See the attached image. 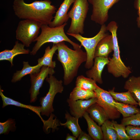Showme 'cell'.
<instances>
[{
    "instance_id": "cell-23",
    "label": "cell",
    "mask_w": 140,
    "mask_h": 140,
    "mask_svg": "<svg viewBox=\"0 0 140 140\" xmlns=\"http://www.w3.org/2000/svg\"><path fill=\"white\" fill-rule=\"evenodd\" d=\"M96 97L94 91L84 89L75 86L70 93L69 99L72 101L87 100Z\"/></svg>"
},
{
    "instance_id": "cell-11",
    "label": "cell",
    "mask_w": 140,
    "mask_h": 140,
    "mask_svg": "<svg viewBox=\"0 0 140 140\" xmlns=\"http://www.w3.org/2000/svg\"><path fill=\"white\" fill-rule=\"evenodd\" d=\"M55 72L54 68L43 66L39 72L30 74L31 85L29 91L30 103L34 102L37 100L45 79L48 75H53Z\"/></svg>"
},
{
    "instance_id": "cell-24",
    "label": "cell",
    "mask_w": 140,
    "mask_h": 140,
    "mask_svg": "<svg viewBox=\"0 0 140 140\" xmlns=\"http://www.w3.org/2000/svg\"><path fill=\"white\" fill-rule=\"evenodd\" d=\"M65 118L66 120V122L64 123L60 122V125L68 128L73 136L78 138L82 131L78 124L79 118L72 116L67 112L65 114Z\"/></svg>"
},
{
    "instance_id": "cell-1",
    "label": "cell",
    "mask_w": 140,
    "mask_h": 140,
    "mask_svg": "<svg viewBox=\"0 0 140 140\" xmlns=\"http://www.w3.org/2000/svg\"><path fill=\"white\" fill-rule=\"evenodd\" d=\"M51 3L50 0L36 1L30 3L24 0H14L12 7L15 15L19 19L32 20L49 25L56 10Z\"/></svg>"
},
{
    "instance_id": "cell-31",
    "label": "cell",
    "mask_w": 140,
    "mask_h": 140,
    "mask_svg": "<svg viewBox=\"0 0 140 140\" xmlns=\"http://www.w3.org/2000/svg\"><path fill=\"white\" fill-rule=\"evenodd\" d=\"M126 130L130 139L140 140V125H127Z\"/></svg>"
},
{
    "instance_id": "cell-18",
    "label": "cell",
    "mask_w": 140,
    "mask_h": 140,
    "mask_svg": "<svg viewBox=\"0 0 140 140\" xmlns=\"http://www.w3.org/2000/svg\"><path fill=\"white\" fill-rule=\"evenodd\" d=\"M0 95L3 101L2 108H4L9 105H12L28 109L37 114L40 118L43 123L45 121L43 120L41 116L40 106H36L30 105L25 104L5 96L3 94V90L1 89V86L0 87Z\"/></svg>"
},
{
    "instance_id": "cell-22",
    "label": "cell",
    "mask_w": 140,
    "mask_h": 140,
    "mask_svg": "<svg viewBox=\"0 0 140 140\" xmlns=\"http://www.w3.org/2000/svg\"><path fill=\"white\" fill-rule=\"evenodd\" d=\"M57 50V47L55 44H53L51 48L50 46H47L45 50L43 56L38 59V64L41 67L45 66L53 68H55L56 65V62L52 60V58Z\"/></svg>"
},
{
    "instance_id": "cell-3",
    "label": "cell",
    "mask_w": 140,
    "mask_h": 140,
    "mask_svg": "<svg viewBox=\"0 0 140 140\" xmlns=\"http://www.w3.org/2000/svg\"><path fill=\"white\" fill-rule=\"evenodd\" d=\"M67 24V23H65L61 25L54 27L42 25L41 33L34 40V42L36 41V43L30 52V54L35 55L44 44L48 43L56 44L66 41L70 44L74 50L81 48V45L72 41L66 34L64 29Z\"/></svg>"
},
{
    "instance_id": "cell-34",
    "label": "cell",
    "mask_w": 140,
    "mask_h": 140,
    "mask_svg": "<svg viewBox=\"0 0 140 140\" xmlns=\"http://www.w3.org/2000/svg\"><path fill=\"white\" fill-rule=\"evenodd\" d=\"M78 140H93L88 134L82 131L80 133L78 137Z\"/></svg>"
},
{
    "instance_id": "cell-4",
    "label": "cell",
    "mask_w": 140,
    "mask_h": 140,
    "mask_svg": "<svg viewBox=\"0 0 140 140\" xmlns=\"http://www.w3.org/2000/svg\"><path fill=\"white\" fill-rule=\"evenodd\" d=\"M118 26L116 22L112 21L107 26V31L112 36L113 44V53L111 58H108L109 61L107 65L108 72L115 78L122 77L127 78L131 73L130 67L127 66L120 57V51L117 36Z\"/></svg>"
},
{
    "instance_id": "cell-13",
    "label": "cell",
    "mask_w": 140,
    "mask_h": 140,
    "mask_svg": "<svg viewBox=\"0 0 140 140\" xmlns=\"http://www.w3.org/2000/svg\"><path fill=\"white\" fill-rule=\"evenodd\" d=\"M108 58L96 57L92 67L86 72L88 78L92 79L100 84L103 83L102 74L105 66L109 62Z\"/></svg>"
},
{
    "instance_id": "cell-27",
    "label": "cell",
    "mask_w": 140,
    "mask_h": 140,
    "mask_svg": "<svg viewBox=\"0 0 140 140\" xmlns=\"http://www.w3.org/2000/svg\"><path fill=\"white\" fill-rule=\"evenodd\" d=\"M101 126L103 140H118L116 132L111 121L108 120Z\"/></svg>"
},
{
    "instance_id": "cell-16",
    "label": "cell",
    "mask_w": 140,
    "mask_h": 140,
    "mask_svg": "<svg viewBox=\"0 0 140 140\" xmlns=\"http://www.w3.org/2000/svg\"><path fill=\"white\" fill-rule=\"evenodd\" d=\"M25 45L22 43L16 41L13 48L11 50L6 49L0 53V60H7L11 63L12 66L13 59L16 56L20 54H28L30 51L28 49L24 48Z\"/></svg>"
},
{
    "instance_id": "cell-29",
    "label": "cell",
    "mask_w": 140,
    "mask_h": 140,
    "mask_svg": "<svg viewBox=\"0 0 140 140\" xmlns=\"http://www.w3.org/2000/svg\"><path fill=\"white\" fill-rule=\"evenodd\" d=\"M16 129V122L11 118L3 122H0V134L8 135L10 131L14 132Z\"/></svg>"
},
{
    "instance_id": "cell-12",
    "label": "cell",
    "mask_w": 140,
    "mask_h": 140,
    "mask_svg": "<svg viewBox=\"0 0 140 140\" xmlns=\"http://www.w3.org/2000/svg\"><path fill=\"white\" fill-rule=\"evenodd\" d=\"M96 101V97L85 100L72 101L69 99L67 100L71 115L78 118L83 117L89 107Z\"/></svg>"
},
{
    "instance_id": "cell-7",
    "label": "cell",
    "mask_w": 140,
    "mask_h": 140,
    "mask_svg": "<svg viewBox=\"0 0 140 140\" xmlns=\"http://www.w3.org/2000/svg\"><path fill=\"white\" fill-rule=\"evenodd\" d=\"M45 80L49 84V90L45 96L40 98L39 101L41 115L48 117L54 110L53 104L55 96L58 93H62L64 87L63 81L58 80L53 75H49Z\"/></svg>"
},
{
    "instance_id": "cell-32",
    "label": "cell",
    "mask_w": 140,
    "mask_h": 140,
    "mask_svg": "<svg viewBox=\"0 0 140 140\" xmlns=\"http://www.w3.org/2000/svg\"><path fill=\"white\" fill-rule=\"evenodd\" d=\"M121 124L125 126L129 125H140V113L123 118L121 121Z\"/></svg>"
},
{
    "instance_id": "cell-8",
    "label": "cell",
    "mask_w": 140,
    "mask_h": 140,
    "mask_svg": "<svg viewBox=\"0 0 140 140\" xmlns=\"http://www.w3.org/2000/svg\"><path fill=\"white\" fill-rule=\"evenodd\" d=\"M42 25L36 20L24 19L20 21L16 31V39L28 47L38 37Z\"/></svg>"
},
{
    "instance_id": "cell-26",
    "label": "cell",
    "mask_w": 140,
    "mask_h": 140,
    "mask_svg": "<svg viewBox=\"0 0 140 140\" xmlns=\"http://www.w3.org/2000/svg\"><path fill=\"white\" fill-rule=\"evenodd\" d=\"M114 106L122 115L123 118L128 117L135 114L140 113V109L135 106L116 102Z\"/></svg>"
},
{
    "instance_id": "cell-9",
    "label": "cell",
    "mask_w": 140,
    "mask_h": 140,
    "mask_svg": "<svg viewBox=\"0 0 140 140\" xmlns=\"http://www.w3.org/2000/svg\"><path fill=\"white\" fill-rule=\"evenodd\" d=\"M120 0H88L92 6L91 20L101 25L108 19L109 10Z\"/></svg>"
},
{
    "instance_id": "cell-25",
    "label": "cell",
    "mask_w": 140,
    "mask_h": 140,
    "mask_svg": "<svg viewBox=\"0 0 140 140\" xmlns=\"http://www.w3.org/2000/svg\"><path fill=\"white\" fill-rule=\"evenodd\" d=\"M113 98L120 102L134 106L138 105V102L134 98L129 91L118 93L114 91V89L109 91Z\"/></svg>"
},
{
    "instance_id": "cell-14",
    "label": "cell",
    "mask_w": 140,
    "mask_h": 140,
    "mask_svg": "<svg viewBox=\"0 0 140 140\" xmlns=\"http://www.w3.org/2000/svg\"><path fill=\"white\" fill-rule=\"evenodd\" d=\"M75 0H64L56 11L55 15L49 26L51 27L59 26L68 21L69 18L68 15V10Z\"/></svg>"
},
{
    "instance_id": "cell-10",
    "label": "cell",
    "mask_w": 140,
    "mask_h": 140,
    "mask_svg": "<svg viewBox=\"0 0 140 140\" xmlns=\"http://www.w3.org/2000/svg\"><path fill=\"white\" fill-rule=\"evenodd\" d=\"M94 91L97 98L96 103L104 109L109 119L114 120L119 118L121 114L114 106L115 100L109 91L102 89L97 85Z\"/></svg>"
},
{
    "instance_id": "cell-21",
    "label": "cell",
    "mask_w": 140,
    "mask_h": 140,
    "mask_svg": "<svg viewBox=\"0 0 140 140\" xmlns=\"http://www.w3.org/2000/svg\"><path fill=\"white\" fill-rule=\"evenodd\" d=\"M83 117L86 120L88 125L89 134L93 140H103L102 132L101 127L98 125L86 111Z\"/></svg>"
},
{
    "instance_id": "cell-5",
    "label": "cell",
    "mask_w": 140,
    "mask_h": 140,
    "mask_svg": "<svg viewBox=\"0 0 140 140\" xmlns=\"http://www.w3.org/2000/svg\"><path fill=\"white\" fill-rule=\"evenodd\" d=\"M88 0H75L68 15L71 19L67 33L83 34L84 23L89 9Z\"/></svg>"
},
{
    "instance_id": "cell-6",
    "label": "cell",
    "mask_w": 140,
    "mask_h": 140,
    "mask_svg": "<svg viewBox=\"0 0 140 140\" xmlns=\"http://www.w3.org/2000/svg\"><path fill=\"white\" fill-rule=\"evenodd\" d=\"M107 26L105 24L101 25L99 31L94 36L91 38L83 37L80 34H69L66 33L68 35L73 37L79 41L85 48L87 54V58L85 67L87 69L90 68L94 64V52L97 45L100 40L108 33Z\"/></svg>"
},
{
    "instance_id": "cell-33",
    "label": "cell",
    "mask_w": 140,
    "mask_h": 140,
    "mask_svg": "<svg viewBox=\"0 0 140 140\" xmlns=\"http://www.w3.org/2000/svg\"><path fill=\"white\" fill-rule=\"evenodd\" d=\"M134 6L137 10L138 15L136 19L137 25L138 27L140 29V0H135Z\"/></svg>"
},
{
    "instance_id": "cell-15",
    "label": "cell",
    "mask_w": 140,
    "mask_h": 140,
    "mask_svg": "<svg viewBox=\"0 0 140 140\" xmlns=\"http://www.w3.org/2000/svg\"><path fill=\"white\" fill-rule=\"evenodd\" d=\"M113 50L112 36L108 33L99 42L96 47L94 57L108 58L109 54Z\"/></svg>"
},
{
    "instance_id": "cell-17",
    "label": "cell",
    "mask_w": 140,
    "mask_h": 140,
    "mask_svg": "<svg viewBox=\"0 0 140 140\" xmlns=\"http://www.w3.org/2000/svg\"><path fill=\"white\" fill-rule=\"evenodd\" d=\"M86 111L90 117L99 126L101 125L109 119L104 109L96 102L89 107Z\"/></svg>"
},
{
    "instance_id": "cell-20",
    "label": "cell",
    "mask_w": 140,
    "mask_h": 140,
    "mask_svg": "<svg viewBox=\"0 0 140 140\" xmlns=\"http://www.w3.org/2000/svg\"><path fill=\"white\" fill-rule=\"evenodd\" d=\"M23 67L22 69L17 71L13 76L11 82L15 83L20 80L24 76L28 74H30L39 72L42 67L37 64L35 66H32L29 64L28 61H23Z\"/></svg>"
},
{
    "instance_id": "cell-28",
    "label": "cell",
    "mask_w": 140,
    "mask_h": 140,
    "mask_svg": "<svg viewBox=\"0 0 140 140\" xmlns=\"http://www.w3.org/2000/svg\"><path fill=\"white\" fill-rule=\"evenodd\" d=\"M96 83L92 79L81 75L77 78L75 86L85 89L94 91L96 88Z\"/></svg>"
},
{
    "instance_id": "cell-35",
    "label": "cell",
    "mask_w": 140,
    "mask_h": 140,
    "mask_svg": "<svg viewBox=\"0 0 140 140\" xmlns=\"http://www.w3.org/2000/svg\"><path fill=\"white\" fill-rule=\"evenodd\" d=\"M76 137L74 136H72L70 135L69 134H68L66 136L65 139L66 140H76Z\"/></svg>"
},
{
    "instance_id": "cell-36",
    "label": "cell",
    "mask_w": 140,
    "mask_h": 140,
    "mask_svg": "<svg viewBox=\"0 0 140 140\" xmlns=\"http://www.w3.org/2000/svg\"><path fill=\"white\" fill-rule=\"evenodd\" d=\"M138 105H139V106L140 107V101L138 102Z\"/></svg>"
},
{
    "instance_id": "cell-30",
    "label": "cell",
    "mask_w": 140,
    "mask_h": 140,
    "mask_svg": "<svg viewBox=\"0 0 140 140\" xmlns=\"http://www.w3.org/2000/svg\"><path fill=\"white\" fill-rule=\"evenodd\" d=\"M111 121L116 131L118 140L130 139L126 133L125 126L121 123L119 124L113 120Z\"/></svg>"
},
{
    "instance_id": "cell-2",
    "label": "cell",
    "mask_w": 140,
    "mask_h": 140,
    "mask_svg": "<svg viewBox=\"0 0 140 140\" xmlns=\"http://www.w3.org/2000/svg\"><path fill=\"white\" fill-rule=\"evenodd\" d=\"M55 44L57 47V59L63 69V83L67 85L76 76L81 64L86 62L87 54L81 48L74 50L70 48L64 41Z\"/></svg>"
},
{
    "instance_id": "cell-19",
    "label": "cell",
    "mask_w": 140,
    "mask_h": 140,
    "mask_svg": "<svg viewBox=\"0 0 140 140\" xmlns=\"http://www.w3.org/2000/svg\"><path fill=\"white\" fill-rule=\"evenodd\" d=\"M124 88L138 102L140 101V76H132L125 82Z\"/></svg>"
}]
</instances>
